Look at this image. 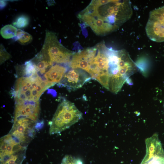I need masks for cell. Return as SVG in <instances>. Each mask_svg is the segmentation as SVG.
Segmentation results:
<instances>
[{"label":"cell","mask_w":164,"mask_h":164,"mask_svg":"<svg viewBox=\"0 0 164 164\" xmlns=\"http://www.w3.org/2000/svg\"><path fill=\"white\" fill-rule=\"evenodd\" d=\"M29 21V18L27 16L22 15L18 16L12 24L16 28L22 29L28 25Z\"/></svg>","instance_id":"cell-10"},{"label":"cell","mask_w":164,"mask_h":164,"mask_svg":"<svg viewBox=\"0 0 164 164\" xmlns=\"http://www.w3.org/2000/svg\"><path fill=\"white\" fill-rule=\"evenodd\" d=\"M39 53L53 64L70 63L74 53L60 43L55 33L49 30L46 31L44 43Z\"/></svg>","instance_id":"cell-4"},{"label":"cell","mask_w":164,"mask_h":164,"mask_svg":"<svg viewBox=\"0 0 164 164\" xmlns=\"http://www.w3.org/2000/svg\"><path fill=\"white\" fill-rule=\"evenodd\" d=\"M91 78L90 75L82 69H73L66 73L58 85L66 87L69 91H74L81 87Z\"/></svg>","instance_id":"cell-6"},{"label":"cell","mask_w":164,"mask_h":164,"mask_svg":"<svg viewBox=\"0 0 164 164\" xmlns=\"http://www.w3.org/2000/svg\"><path fill=\"white\" fill-rule=\"evenodd\" d=\"M0 3L1 8H3L6 5V2L3 1H1Z\"/></svg>","instance_id":"cell-15"},{"label":"cell","mask_w":164,"mask_h":164,"mask_svg":"<svg viewBox=\"0 0 164 164\" xmlns=\"http://www.w3.org/2000/svg\"><path fill=\"white\" fill-rule=\"evenodd\" d=\"M44 125L43 121L37 122L35 125V128L37 130H39L43 127Z\"/></svg>","instance_id":"cell-13"},{"label":"cell","mask_w":164,"mask_h":164,"mask_svg":"<svg viewBox=\"0 0 164 164\" xmlns=\"http://www.w3.org/2000/svg\"><path fill=\"white\" fill-rule=\"evenodd\" d=\"M67 70V67L65 66L53 65L45 73L44 76L49 82L55 85L60 81Z\"/></svg>","instance_id":"cell-7"},{"label":"cell","mask_w":164,"mask_h":164,"mask_svg":"<svg viewBox=\"0 0 164 164\" xmlns=\"http://www.w3.org/2000/svg\"><path fill=\"white\" fill-rule=\"evenodd\" d=\"M18 29L11 25H7L2 28L0 30V34L2 37L5 39L15 38L17 34Z\"/></svg>","instance_id":"cell-8"},{"label":"cell","mask_w":164,"mask_h":164,"mask_svg":"<svg viewBox=\"0 0 164 164\" xmlns=\"http://www.w3.org/2000/svg\"><path fill=\"white\" fill-rule=\"evenodd\" d=\"M15 161L13 159H9L7 161L3 163V164H16Z\"/></svg>","instance_id":"cell-14"},{"label":"cell","mask_w":164,"mask_h":164,"mask_svg":"<svg viewBox=\"0 0 164 164\" xmlns=\"http://www.w3.org/2000/svg\"><path fill=\"white\" fill-rule=\"evenodd\" d=\"M61 164H83L82 160L70 155H67L63 158Z\"/></svg>","instance_id":"cell-11"},{"label":"cell","mask_w":164,"mask_h":164,"mask_svg":"<svg viewBox=\"0 0 164 164\" xmlns=\"http://www.w3.org/2000/svg\"><path fill=\"white\" fill-rule=\"evenodd\" d=\"M82 114L74 104L64 99L59 105L52 121L50 122V133H60L77 122Z\"/></svg>","instance_id":"cell-3"},{"label":"cell","mask_w":164,"mask_h":164,"mask_svg":"<svg viewBox=\"0 0 164 164\" xmlns=\"http://www.w3.org/2000/svg\"><path fill=\"white\" fill-rule=\"evenodd\" d=\"M141 164H146V163H145V162H142L141 163Z\"/></svg>","instance_id":"cell-16"},{"label":"cell","mask_w":164,"mask_h":164,"mask_svg":"<svg viewBox=\"0 0 164 164\" xmlns=\"http://www.w3.org/2000/svg\"><path fill=\"white\" fill-rule=\"evenodd\" d=\"M0 57L1 63L11 57V55L6 51L2 44L0 45Z\"/></svg>","instance_id":"cell-12"},{"label":"cell","mask_w":164,"mask_h":164,"mask_svg":"<svg viewBox=\"0 0 164 164\" xmlns=\"http://www.w3.org/2000/svg\"><path fill=\"white\" fill-rule=\"evenodd\" d=\"M129 0H92L78 17L98 35L117 30L132 14Z\"/></svg>","instance_id":"cell-1"},{"label":"cell","mask_w":164,"mask_h":164,"mask_svg":"<svg viewBox=\"0 0 164 164\" xmlns=\"http://www.w3.org/2000/svg\"><path fill=\"white\" fill-rule=\"evenodd\" d=\"M145 31L151 40L158 42H164V6L150 12Z\"/></svg>","instance_id":"cell-5"},{"label":"cell","mask_w":164,"mask_h":164,"mask_svg":"<svg viewBox=\"0 0 164 164\" xmlns=\"http://www.w3.org/2000/svg\"><path fill=\"white\" fill-rule=\"evenodd\" d=\"M16 80L10 94L18 103L39 101L40 96L46 89L54 85L48 82L37 69L29 74H21Z\"/></svg>","instance_id":"cell-2"},{"label":"cell","mask_w":164,"mask_h":164,"mask_svg":"<svg viewBox=\"0 0 164 164\" xmlns=\"http://www.w3.org/2000/svg\"><path fill=\"white\" fill-rule=\"evenodd\" d=\"M14 39L22 45H27L32 40V37L30 34L19 29H18L16 36Z\"/></svg>","instance_id":"cell-9"}]
</instances>
